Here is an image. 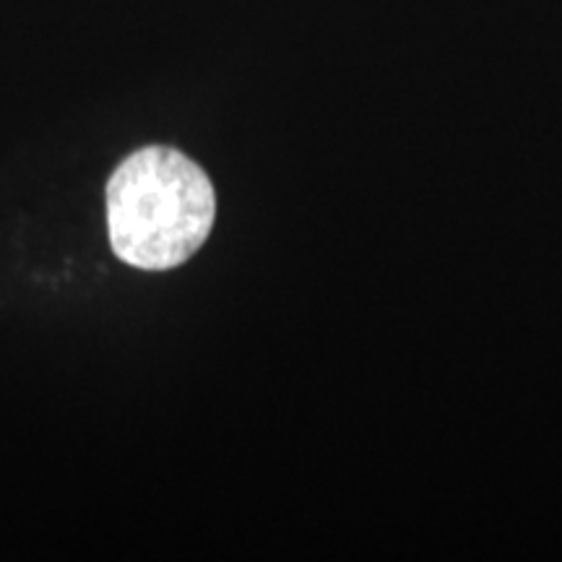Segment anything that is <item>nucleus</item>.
Listing matches in <instances>:
<instances>
[{"label": "nucleus", "instance_id": "nucleus-1", "mask_svg": "<svg viewBox=\"0 0 562 562\" xmlns=\"http://www.w3.org/2000/svg\"><path fill=\"white\" fill-rule=\"evenodd\" d=\"M216 216L209 175L170 146H146L108 182L110 243L121 261L144 271L182 266L206 243Z\"/></svg>", "mask_w": 562, "mask_h": 562}]
</instances>
